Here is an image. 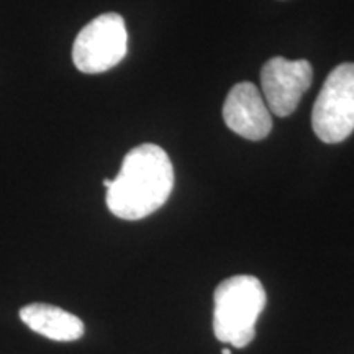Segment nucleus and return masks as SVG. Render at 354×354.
I'll return each mask as SVG.
<instances>
[{
	"mask_svg": "<svg viewBox=\"0 0 354 354\" xmlns=\"http://www.w3.org/2000/svg\"><path fill=\"white\" fill-rule=\"evenodd\" d=\"M266 290L258 277L233 276L214 294V333L221 343L246 348L256 336V320L266 307Z\"/></svg>",
	"mask_w": 354,
	"mask_h": 354,
	"instance_id": "nucleus-2",
	"label": "nucleus"
},
{
	"mask_svg": "<svg viewBox=\"0 0 354 354\" xmlns=\"http://www.w3.org/2000/svg\"><path fill=\"white\" fill-rule=\"evenodd\" d=\"M107 207L122 220H141L161 209L174 189V167L161 146L145 143L123 159L115 179H104Z\"/></svg>",
	"mask_w": 354,
	"mask_h": 354,
	"instance_id": "nucleus-1",
	"label": "nucleus"
},
{
	"mask_svg": "<svg viewBox=\"0 0 354 354\" xmlns=\"http://www.w3.org/2000/svg\"><path fill=\"white\" fill-rule=\"evenodd\" d=\"M128 50L125 20L104 13L84 26L74 39L73 61L84 74H100L122 63Z\"/></svg>",
	"mask_w": 354,
	"mask_h": 354,
	"instance_id": "nucleus-4",
	"label": "nucleus"
},
{
	"mask_svg": "<svg viewBox=\"0 0 354 354\" xmlns=\"http://www.w3.org/2000/svg\"><path fill=\"white\" fill-rule=\"evenodd\" d=\"M313 81V68L307 59L271 57L261 69V87L269 112L277 117L294 113Z\"/></svg>",
	"mask_w": 354,
	"mask_h": 354,
	"instance_id": "nucleus-5",
	"label": "nucleus"
},
{
	"mask_svg": "<svg viewBox=\"0 0 354 354\" xmlns=\"http://www.w3.org/2000/svg\"><path fill=\"white\" fill-rule=\"evenodd\" d=\"M221 354H232V351H230V349H223V351H221Z\"/></svg>",
	"mask_w": 354,
	"mask_h": 354,
	"instance_id": "nucleus-8",
	"label": "nucleus"
},
{
	"mask_svg": "<svg viewBox=\"0 0 354 354\" xmlns=\"http://www.w3.org/2000/svg\"><path fill=\"white\" fill-rule=\"evenodd\" d=\"M312 127L323 143H342L354 131V63L331 71L312 112Z\"/></svg>",
	"mask_w": 354,
	"mask_h": 354,
	"instance_id": "nucleus-3",
	"label": "nucleus"
},
{
	"mask_svg": "<svg viewBox=\"0 0 354 354\" xmlns=\"http://www.w3.org/2000/svg\"><path fill=\"white\" fill-rule=\"evenodd\" d=\"M21 322L35 333L53 342H76L84 336L79 317L50 304H30L20 310Z\"/></svg>",
	"mask_w": 354,
	"mask_h": 354,
	"instance_id": "nucleus-7",
	"label": "nucleus"
},
{
	"mask_svg": "<svg viewBox=\"0 0 354 354\" xmlns=\"http://www.w3.org/2000/svg\"><path fill=\"white\" fill-rule=\"evenodd\" d=\"M223 120L230 130L251 141L264 140L272 128V117L264 97L251 82L232 87L223 105Z\"/></svg>",
	"mask_w": 354,
	"mask_h": 354,
	"instance_id": "nucleus-6",
	"label": "nucleus"
}]
</instances>
